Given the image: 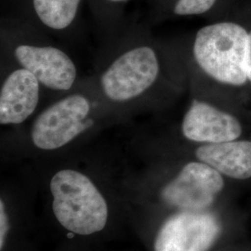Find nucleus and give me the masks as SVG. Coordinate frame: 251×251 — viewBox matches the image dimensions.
<instances>
[{
	"label": "nucleus",
	"mask_w": 251,
	"mask_h": 251,
	"mask_svg": "<svg viewBox=\"0 0 251 251\" xmlns=\"http://www.w3.org/2000/svg\"><path fill=\"white\" fill-rule=\"evenodd\" d=\"M1 212H0V217H1V220H0V225H1V233H0V247L1 249L3 248V245H4V241H5V237H6V234L8 232V218L6 215V212H5V207H4V204H3V201H1Z\"/></svg>",
	"instance_id": "obj_13"
},
{
	"label": "nucleus",
	"mask_w": 251,
	"mask_h": 251,
	"mask_svg": "<svg viewBox=\"0 0 251 251\" xmlns=\"http://www.w3.org/2000/svg\"><path fill=\"white\" fill-rule=\"evenodd\" d=\"M90 112L88 100L71 95L54 103L36 118L32 127V140L36 147L54 150L71 142L92 122L84 119Z\"/></svg>",
	"instance_id": "obj_4"
},
{
	"label": "nucleus",
	"mask_w": 251,
	"mask_h": 251,
	"mask_svg": "<svg viewBox=\"0 0 251 251\" xmlns=\"http://www.w3.org/2000/svg\"><path fill=\"white\" fill-rule=\"evenodd\" d=\"M39 98V81L26 69L9 75L0 94V123L20 124L36 110Z\"/></svg>",
	"instance_id": "obj_9"
},
{
	"label": "nucleus",
	"mask_w": 251,
	"mask_h": 251,
	"mask_svg": "<svg viewBox=\"0 0 251 251\" xmlns=\"http://www.w3.org/2000/svg\"><path fill=\"white\" fill-rule=\"evenodd\" d=\"M53 211L63 227L82 235L101 231L107 222L106 202L87 176L63 170L50 181Z\"/></svg>",
	"instance_id": "obj_2"
},
{
	"label": "nucleus",
	"mask_w": 251,
	"mask_h": 251,
	"mask_svg": "<svg viewBox=\"0 0 251 251\" xmlns=\"http://www.w3.org/2000/svg\"><path fill=\"white\" fill-rule=\"evenodd\" d=\"M15 55L20 63L32 73L39 83L55 90H69L76 77L71 59L52 47L19 46Z\"/></svg>",
	"instance_id": "obj_7"
},
{
	"label": "nucleus",
	"mask_w": 251,
	"mask_h": 251,
	"mask_svg": "<svg viewBox=\"0 0 251 251\" xmlns=\"http://www.w3.org/2000/svg\"><path fill=\"white\" fill-rule=\"evenodd\" d=\"M80 0H34L38 18L47 26L63 29L72 24Z\"/></svg>",
	"instance_id": "obj_11"
},
{
	"label": "nucleus",
	"mask_w": 251,
	"mask_h": 251,
	"mask_svg": "<svg viewBox=\"0 0 251 251\" xmlns=\"http://www.w3.org/2000/svg\"><path fill=\"white\" fill-rule=\"evenodd\" d=\"M110 1H114V2H121V1H126V0H110Z\"/></svg>",
	"instance_id": "obj_15"
},
{
	"label": "nucleus",
	"mask_w": 251,
	"mask_h": 251,
	"mask_svg": "<svg viewBox=\"0 0 251 251\" xmlns=\"http://www.w3.org/2000/svg\"><path fill=\"white\" fill-rule=\"evenodd\" d=\"M158 72L154 51L149 47H141L120 56L102 75L100 83L108 98L125 101L148 90Z\"/></svg>",
	"instance_id": "obj_3"
},
{
	"label": "nucleus",
	"mask_w": 251,
	"mask_h": 251,
	"mask_svg": "<svg viewBox=\"0 0 251 251\" xmlns=\"http://www.w3.org/2000/svg\"><path fill=\"white\" fill-rule=\"evenodd\" d=\"M216 0H178L174 12L178 15H198L211 9Z\"/></svg>",
	"instance_id": "obj_12"
},
{
	"label": "nucleus",
	"mask_w": 251,
	"mask_h": 251,
	"mask_svg": "<svg viewBox=\"0 0 251 251\" xmlns=\"http://www.w3.org/2000/svg\"><path fill=\"white\" fill-rule=\"evenodd\" d=\"M182 132L194 142L220 144L238 139L242 126L231 114L195 100L183 118Z\"/></svg>",
	"instance_id": "obj_8"
},
{
	"label": "nucleus",
	"mask_w": 251,
	"mask_h": 251,
	"mask_svg": "<svg viewBox=\"0 0 251 251\" xmlns=\"http://www.w3.org/2000/svg\"><path fill=\"white\" fill-rule=\"evenodd\" d=\"M224 185L221 173L214 168L203 162H192L163 189L162 197L170 205L198 211L210 206Z\"/></svg>",
	"instance_id": "obj_5"
},
{
	"label": "nucleus",
	"mask_w": 251,
	"mask_h": 251,
	"mask_svg": "<svg viewBox=\"0 0 251 251\" xmlns=\"http://www.w3.org/2000/svg\"><path fill=\"white\" fill-rule=\"evenodd\" d=\"M197 157L233 179L251 178V142L234 140L206 144L197 150Z\"/></svg>",
	"instance_id": "obj_10"
},
{
	"label": "nucleus",
	"mask_w": 251,
	"mask_h": 251,
	"mask_svg": "<svg viewBox=\"0 0 251 251\" xmlns=\"http://www.w3.org/2000/svg\"><path fill=\"white\" fill-rule=\"evenodd\" d=\"M250 33L234 23H218L197 34L194 55L198 65L221 83L241 86L248 81L247 55Z\"/></svg>",
	"instance_id": "obj_1"
},
{
	"label": "nucleus",
	"mask_w": 251,
	"mask_h": 251,
	"mask_svg": "<svg viewBox=\"0 0 251 251\" xmlns=\"http://www.w3.org/2000/svg\"><path fill=\"white\" fill-rule=\"evenodd\" d=\"M247 76L248 80L251 82V32L249 35V46H248V55H247Z\"/></svg>",
	"instance_id": "obj_14"
},
{
	"label": "nucleus",
	"mask_w": 251,
	"mask_h": 251,
	"mask_svg": "<svg viewBox=\"0 0 251 251\" xmlns=\"http://www.w3.org/2000/svg\"><path fill=\"white\" fill-rule=\"evenodd\" d=\"M221 227L214 216L186 211L169 219L154 242V251H206Z\"/></svg>",
	"instance_id": "obj_6"
}]
</instances>
